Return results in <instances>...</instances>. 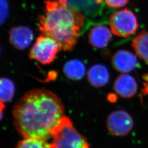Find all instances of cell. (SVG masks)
Wrapping results in <instances>:
<instances>
[{
  "label": "cell",
  "instance_id": "8",
  "mask_svg": "<svg viewBox=\"0 0 148 148\" xmlns=\"http://www.w3.org/2000/svg\"><path fill=\"white\" fill-rule=\"evenodd\" d=\"M113 88L117 94L122 98H131L137 92V82L131 75L122 74L115 79Z\"/></svg>",
  "mask_w": 148,
  "mask_h": 148
},
{
  "label": "cell",
  "instance_id": "16",
  "mask_svg": "<svg viewBox=\"0 0 148 148\" xmlns=\"http://www.w3.org/2000/svg\"><path fill=\"white\" fill-rule=\"evenodd\" d=\"M9 14V5L7 0H0V26L2 25Z\"/></svg>",
  "mask_w": 148,
  "mask_h": 148
},
{
  "label": "cell",
  "instance_id": "15",
  "mask_svg": "<svg viewBox=\"0 0 148 148\" xmlns=\"http://www.w3.org/2000/svg\"><path fill=\"white\" fill-rule=\"evenodd\" d=\"M15 148H50V143L46 140L36 138H24Z\"/></svg>",
  "mask_w": 148,
  "mask_h": 148
},
{
  "label": "cell",
  "instance_id": "17",
  "mask_svg": "<svg viewBox=\"0 0 148 148\" xmlns=\"http://www.w3.org/2000/svg\"><path fill=\"white\" fill-rule=\"evenodd\" d=\"M106 5L112 8H120L126 5L130 0H104Z\"/></svg>",
  "mask_w": 148,
  "mask_h": 148
},
{
  "label": "cell",
  "instance_id": "10",
  "mask_svg": "<svg viewBox=\"0 0 148 148\" xmlns=\"http://www.w3.org/2000/svg\"><path fill=\"white\" fill-rule=\"evenodd\" d=\"M112 34L108 27L104 25H97L92 27L88 35L90 44L97 48L106 47L111 41Z\"/></svg>",
  "mask_w": 148,
  "mask_h": 148
},
{
  "label": "cell",
  "instance_id": "1",
  "mask_svg": "<svg viewBox=\"0 0 148 148\" xmlns=\"http://www.w3.org/2000/svg\"><path fill=\"white\" fill-rule=\"evenodd\" d=\"M64 116L60 99L45 89L28 92L17 102L13 110L16 130L24 138L47 140L52 137V130Z\"/></svg>",
  "mask_w": 148,
  "mask_h": 148
},
{
  "label": "cell",
  "instance_id": "2",
  "mask_svg": "<svg viewBox=\"0 0 148 148\" xmlns=\"http://www.w3.org/2000/svg\"><path fill=\"white\" fill-rule=\"evenodd\" d=\"M45 3V11L39 18L40 31L57 41L64 51L71 50L78 41L85 16L70 6L68 0H48Z\"/></svg>",
  "mask_w": 148,
  "mask_h": 148
},
{
  "label": "cell",
  "instance_id": "7",
  "mask_svg": "<svg viewBox=\"0 0 148 148\" xmlns=\"http://www.w3.org/2000/svg\"><path fill=\"white\" fill-rule=\"evenodd\" d=\"M138 60L132 52L126 49L117 51L111 59L113 68L122 74H127L136 69Z\"/></svg>",
  "mask_w": 148,
  "mask_h": 148
},
{
  "label": "cell",
  "instance_id": "11",
  "mask_svg": "<svg viewBox=\"0 0 148 148\" xmlns=\"http://www.w3.org/2000/svg\"><path fill=\"white\" fill-rule=\"evenodd\" d=\"M110 75L105 65L97 64L93 65L87 73V79L90 85L95 88H101L108 84Z\"/></svg>",
  "mask_w": 148,
  "mask_h": 148
},
{
  "label": "cell",
  "instance_id": "9",
  "mask_svg": "<svg viewBox=\"0 0 148 148\" xmlns=\"http://www.w3.org/2000/svg\"><path fill=\"white\" fill-rule=\"evenodd\" d=\"M34 38V33L29 27L18 26L10 31V41L14 47L24 49L28 47Z\"/></svg>",
  "mask_w": 148,
  "mask_h": 148
},
{
  "label": "cell",
  "instance_id": "13",
  "mask_svg": "<svg viewBox=\"0 0 148 148\" xmlns=\"http://www.w3.org/2000/svg\"><path fill=\"white\" fill-rule=\"evenodd\" d=\"M132 46L138 56L148 64V32H139L134 38Z\"/></svg>",
  "mask_w": 148,
  "mask_h": 148
},
{
  "label": "cell",
  "instance_id": "18",
  "mask_svg": "<svg viewBox=\"0 0 148 148\" xmlns=\"http://www.w3.org/2000/svg\"><path fill=\"white\" fill-rule=\"evenodd\" d=\"M4 109H5V104L2 101H0V120L2 118L3 116Z\"/></svg>",
  "mask_w": 148,
  "mask_h": 148
},
{
  "label": "cell",
  "instance_id": "6",
  "mask_svg": "<svg viewBox=\"0 0 148 148\" xmlns=\"http://www.w3.org/2000/svg\"><path fill=\"white\" fill-rule=\"evenodd\" d=\"M134 122L131 115L123 110L112 112L107 117L106 127L112 136L124 137L132 130Z\"/></svg>",
  "mask_w": 148,
  "mask_h": 148
},
{
  "label": "cell",
  "instance_id": "19",
  "mask_svg": "<svg viewBox=\"0 0 148 148\" xmlns=\"http://www.w3.org/2000/svg\"><path fill=\"white\" fill-rule=\"evenodd\" d=\"M0 51H1V48H0Z\"/></svg>",
  "mask_w": 148,
  "mask_h": 148
},
{
  "label": "cell",
  "instance_id": "12",
  "mask_svg": "<svg viewBox=\"0 0 148 148\" xmlns=\"http://www.w3.org/2000/svg\"><path fill=\"white\" fill-rule=\"evenodd\" d=\"M64 73L65 75L73 80L82 79L86 73L84 64L79 59L69 60L64 65Z\"/></svg>",
  "mask_w": 148,
  "mask_h": 148
},
{
  "label": "cell",
  "instance_id": "3",
  "mask_svg": "<svg viewBox=\"0 0 148 148\" xmlns=\"http://www.w3.org/2000/svg\"><path fill=\"white\" fill-rule=\"evenodd\" d=\"M50 148H90L86 138L75 128L68 117L64 116L51 131Z\"/></svg>",
  "mask_w": 148,
  "mask_h": 148
},
{
  "label": "cell",
  "instance_id": "14",
  "mask_svg": "<svg viewBox=\"0 0 148 148\" xmlns=\"http://www.w3.org/2000/svg\"><path fill=\"white\" fill-rule=\"evenodd\" d=\"M14 85L11 79H0V101L3 103L11 101L14 95Z\"/></svg>",
  "mask_w": 148,
  "mask_h": 148
},
{
  "label": "cell",
  "instance_id": "4",
  "mask_svg": "<svg viewBox=\"0 0 148 148\" xmlns=\"http://www.w3.org/2000/svg\"><path fill=\"white\" fill-rule=\"evenodd\" d=\"M112 32L119 37H130L134 34L139 27L137 18L134 13L127 9L116 11L110 18Z\"/></svg>",
  "mask_w": 148,
  "mask_h": 148
},
{
  "label": "cell",
  "instance_id": "5",
  "mask_svg": "<svg viewBox=\"0 0 148 148\" xmlns=\"http://www.w3.org/2000/svg\"><path fill=\"white\" fill-rule=\"evenodd\" d=\"M62 49L60 45L52 38L42 35L37 38L32 47L29 57L42 64L52 63Z\"/></svg>",
  "mask_w": 148,
  "mask_h": 148
}]
</instances>
